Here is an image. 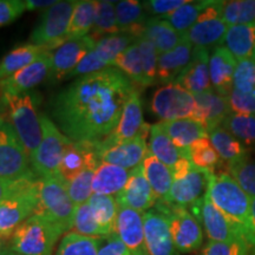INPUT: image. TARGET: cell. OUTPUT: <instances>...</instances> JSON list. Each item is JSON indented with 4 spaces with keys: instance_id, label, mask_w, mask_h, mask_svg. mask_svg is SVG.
Here are the masks:
<instances>
[{
    "instance_id": "1",
    "label": "cell",
    "mask_w": 255,
    "mask_h": 255,
    "mask_svg": "<svg viewBox=\"0 0 255 255\" xmlns=\"http://www.w3.org/2000/svg\"><path fill=\"white\" fill-rule=\"evenodd\" d=\"M135 84L116 68L76 79L52 100L56 126L73 142H102L114 131Z\"/></svg>"
},
{
    "instance_id": "2",
    "label": "cell",
    "mask_w": 255,
    "mask_h": 255,
    "mask_svg": "<svg viewBox=\"0 0 255 255\" xmlns=\"http://www.w3.org/2000/svg\"><path fill=\"white\" fill-rule=\"evenodd\" d=\"M36 182L37 177L13 181L7 196L0 202V248L8 244L14 232L36 212Z\"/></svg>"
},
{
    "instance_id": "3",
    "label": "cell",
    "mask_w": 255,
    "mask_h": 255,
    "mask_svg": "<svg viewBox=\"0 0 255 255\" xmlns=\"http://www.w3.org/2000/svg\"><path fill=\"white\" fill-rule=\"evenodd\" d=\"M39 103V95L34 91L0 101V105L7 114L8 123L14 129L28 156L37 150L41 141Z\"/></svg>"
},
{
    "instance_id": "4",
    "label": "cell",
    "mask_w": 255,
    "mask_h": 255,
    "mask_svg": "<svg viewBox=\"0 0 255 255\" xmlns=\"http://www.w3.org/2000/svg\"><path fill=\"white\" fill-rule=\"evenodd\" d=\"M65 231L45 215L33 214L19 227L6 246L19 255H52Z\"/></svg>"
},
{
    "instance_id": "5",
    "label": "cell",
    "mask_w": 255,
    "mask_h": 255,
    "mask_svg": "<svg viewBox=\"0 0 255 255\" xmlns=\"http://www.w3.org/2000/svg\"><path fill=\"white\" fill-rule=\"evenodd\" d=\"M207 195L227 218L245 233L250 223L252 197L228 173L212 174Z\"/></svg>"
},
{
    "instance_id": "6",
    "label": "cell",
    "mask_w": 255,
    "mask_h": 255,
    "mask_svg": "<svg viewBox=\"0 0 255 255\" xmlns=\"http://www.w3.org/2000/svg\"><path fill=\"white\" fill-rule=\"evenodd\" d=\"M36 188L38 205L34 214L45 215L65 232L71 231L76 205L70 199L66 183L58 176L37 177Z\"/></svg>"
},
{
    "instance_id": "7",
    "label": "cell",
    "mask_w": 255,
    "mask_h": 255,
    "mask_svg": "<svg viewBox=\"0 0 255 255\" xmlns=\"http://www.w3.org/2000/svg\"><path fill=\"white\" fill-rule=\"evenodd\" d=\"M41 141L30 156L31 169L36 177L58 176L60 162L72 141L60 131L46 115L40 114Z\"/></svg>"
},
{
    "instance_id": "8",
    "label": "cell",
    "mask_w": 255,
    "mask_h": 255,
    "mask_svg": "<svg viewBox=\"0 0 255 255\" xmlns=\"http://www.w3.org/2000/svg\"><path fill=\"white\" fill-rule=\"evenodd\" d=\"M77 1H57L41 13L39 23L32 31L31 44L43 46L51 52L66 43L70 21Z\"/></svg>"
},
{
    "instance_id": "9",
    "label": "cell",
    "mask_w": 255,
    "mask_h": 255,
    "mask_svg": "<svg viewBox=\"0 0 255 255\" xmlns=\"http://www.w3.org/2000/svg\"><path fill=\"white\" fill-rule=\"evenodd\" d=\"M155 209L167 216L171 237L180 253L187 254L199 250L203 242L202 227L189 210L162 201L156 202Z\"/></svg>"
},
{
    "instance_id": "10",
    "label": "cell",
    "mask_w": 255,
    "mask_h": 255,
    "mask_svg": "<svg viewBox=\"0 0 255 255\" xmlns=\"http://www.w3.org/2000/svg\"><path fill=\"white\" fill-rule=\"evenodd\" d=\"M36 177L31 169L30 156L8 122L0 128V178L15 181Z\"/></svg>"
},
{
    "instance_id": "11",
    "label": "cell",
    "mask_w": 255,
    "mask_h": 255,
    "mask_svg": "<svg viewBox=\"0 0 255 255\" xmlns=\"http://www.w3.org/2000/svg\"><path fill=\"white\" fill-rule=\"evenodd\" d=\"M195 96L177 83L157 89L150 101V110L162 122L193 119L195 114Z\"/></svg>"
},
{
    "instance_id": "12",
    "label": "cell",
    "mask_w": 255,
    "mask_h": 255,
    "mask_svg": "<svg viewBox=\"0 0 255 255\" xmlns=\"http://www.w3.org/2000/svg\"><path fill=\"white\" fill-rule=\"evenodd\" d=\"M189 212L200 222L201 227L205 229L209 241L226 242L245 238L244 231L223 214L210 201L208 195L189 207Z\"/></svg>"
},
{
    "instance_id": "13",
    "label": "cell",
    "mask_w": 255,
    "mask_h": 255,
    "mask_svg": "<svg viewBox=\"0 0 255 255\" xmlns=\"http://www.w3.org/2000/svg\"><path fill=\"white\" fill-rule=\"evenodd\" d=\"M225 1H210L203 9L194 26H191L184 37L195 47L219 45L225 40L229 25L222 19Z\"/></svg>"
},
{
    "instance_id": "14",
    "label": "cell",
    "mask_w": 255,
    "mask_h": 255,
    "mask_svg": "<svg viewBox=\"0 0 255 255\" xmlns=\"http://www.w3.org/2000/svg\"><path fill=\"white\" fill-rule=\"evenodd\" d=\"M150 129L151 126L146 124L143 120L142 100L138 89H136L124 105L121 119L115 130L102 142L107 144H116L132 141L137 137L146 138L148 135H150Z\"/></svg>"
},
{
    "instance_id": "15",
    "label": "cell",
    "mask_w": 255,
    "mask_h": 255,
    "mask_svg": "<svg viewBox=\"0 0 255 255\" xmlns=\"http://www.w3.org/2000/svg\"><path fill=\"white\" fill-rule=\"evenodd\" d=\"M50 71L51 52H45L26 68L4 81H0V101L31 91V89L36 88L50 77Z\"/></svg>"
},
{
    "instance_id": "16",
    "label": "cell",
    "mask_w": 255,
    "mask_h": 255,
    "mask_svg": "<svg viewBox=\"0 0 255 255\" xmlns=\"http://www.w3.org/2000/svg\"><path fill=\"white\" fill-rule=\"evenodd\" d=\"M212 174V171L194 165L183 178L174 181L168 197L162 202L188 209L207 195Z\"/></svg>"
},
{
    "instance_id": "17",
    "label": "cell",
    "mask_w": 255,
    "mask_h": 255,
    "mask_svg": "<svg viewBox=\"0 0 255 255\" xmlns=\"http://www.w3.org/2000/svg\"><path fill=\"white\" fill-rule=\"evenodd\" d=\"M97 39L90 34L77 40H68L53 51L51 53L50 81L60 82L68 78L82 59L95 49Z\"/></svg>"
},
{
    "instance_id": "18",
    "label": "cell",
    "mask_w": 255,
    "mask_h": 255,
    "mask_svg": "<svg viewBox=\"0 0 255 255\" xmlns=\"http://www.w3.org/2000/svg\"><path fill=\"white\" fill-rule=\"evenodd\" d=\"M96 151L100 162L119 165L121 168L135 169L142 165L143 161L149 152L146 146V138L137 137L132 141L107 144L103 142H97Z\"/></svg>"
},
{
    "instance_id": "19",
    "label": "cell",
    "mask_w": 255,
    "mask_h": 255,
    "mask_svg": "<svg viewBox=\"0 0 255 255\" xmlns=\"http://www.w3.org/2000/svg\"><path fill=\"white\" fill-rule=\"evenodd\" d=\"M143 223L148 255H180L163 213L157 209L143 213Z\"/></svg>"
},
{
    "instance_id": "20",
    "label": "cell",
    "mask_w": 255,
    "mask_h": 255,
    "mask_svg": "<svg viewBox=\"0 0 255 255\" xmlns=\"http://www.w3.org/2000/svg\"><path fill=\"white\" fill-rule=\"evenodd\" d=\"M117 205L145 213L155 207L156 197L150 184L143 174L142 165L130 171V177L124 189L116 196Z\"/></svg>"
},
{
    "instance_id": "21",
    "label": "cell",
    "mask_w": 255,
    "mask_h": 255,
    "mask_svg": "<svg viewBox=\"0 0 255 255\" xmlns=\"http://www.w3.org/2000/svg\"><path fill=\"white\" fill-rule=\"evenodd\" d=\"M115 234H117L132 255H148L145 247L143 213L119 206Z\"/></svg>"
},
{
    "instance_id": "22",
    "label": "cell",
    "mask_w": 255,
    "mask_h": 255,
    "mask_svg": "<svg viewBox=\"0 0 255 255\" xmlns=\"http://www.w3.org/2000/svg\"><path fill=\"white\" fill-rule=\"evenodd\" d=\"M95 142H71L60 162L58 177L65 183L71 181L88 168H97L101 163L97 157Z\"/></svg>"
},
{
    "instance_id": "23",
    "label": "cell",
    "mask_w": 255,
    "mask_h": 255,
    "mask_svg": "<svg viewBox=\"0 0 255 255\" xmlns=\"http://www.w3.org/2000/svg\"><path fill=\"white\" fill-rule=\"evenodd\" d=\"M194 96L196 109L193 120L202 124L207 129V132L221 127L226 117L232 114L228 97L218 94L213 89Z\"/></svg>"
},
{
    "instance_id": "24",
    "label": "cell",
    "mask_w": 255,
    "mask_h": 255,
    "mask_svg": "<svg viewBox=\"0 0 255 255\" xmlns=\"http://www.w3.org/2000/svg\"><path fill=\"white\" fill-rule=\"evenodd\" d=\"M209 53L205 47H194L190 63L175 83L193 95L212 90L209 75Z\"/></svg>"
},
{
    "instance_id": "25",
    "label": "cell",
    "mask_w": 255,
    "mask_h": 255,
    "mask_svg": "<svg viewBox=\"0 0 255 255\" xmlns=\"http://www.w3.org/2000/svg\"><path fill=\"white\" fill-rule=\"evenodd\" d=\"M238 60L225 46L215 47L209 57V75L213 90L228 97L233 90V77Z\"/></svg>"
},
{
    "instance_id": "26",
    "label": "cell",
    "mask_w": 255,
    "mask_h": 255,
    "mask_svg": "<svg viewBox=\"0 0 255 255\" xmlns=\"http://www.w3.org/2000/svg\"><path fill=\"white\" fill-rule=\"evenodd\" d=\"M193 55V45L186 38L178 45L163 55H158L157 82L158 84H171L182 73Z\"/></svg>"
},
{
    "instance_id": "27",
    "label": "cell",
    "mask_w": 255,
    "mask_h": 255,
    "mask_svg": "<svg viewBox=\"0 0 255 255\" xmlns=\"http://www.w3.org/2000/svg\"><path fill=\"white\" fill-rule=\"evenodd\" d=\"M129 177L130 171L127 169L101 162L94 174L92 193L97 195L117 196L124 189Z\"/></svg>"
},
{
    "instance_id": "28",
    "label": "cell",
    "mask_w": 255,
    "mask_h": 255,
    "mask_svg": "<svg viewBox=\"0 0 255 255\" xmlns=\"http://www.w3.org/2000/svg\"><path fill=\"white\" fill-rule=\"evenodd\" d=\"M155 46L158 55H163L175 49L184 40V33H180L162 18H150L146 20L142 36Z\"/></svg>"
},
{
    "instance_id": "29",
    "label": "cell",
    "mask_w": 255,
    "mask_h": 255,
    "mask_svg": "<svg viewBox=\"0 0 255 255\" xmlns=\"http://www.w3.org/2000/svg\"><path fill=\"white\" fill-rule=\"evenodd\" d=\"M159 126L174 142V144L182 150H189L190 146L197 139L208 137L206 128L193 119L159 122Z\"/></svg>"
},
{
    "instance_id": "30",
    "label": "cell",
    "mask_w": 255,
    "mask_h": 255,
    "mask_svg": "<svg viewBox=\"0 0 255 255\" xmlns=\"http://www.w3.org/2000/svg\"><path fill=\"white\" fill-rule=\"evenodd\" d=\"M223 44L237 60L255 58V23L229 26Z\"/></svg>"
},
{
    "instance_id": "31",
    "label": "cell",
    "mask_w": 255,
    "mask_h": 255,
    "mask_svg": "<svg viewBox=\"0 0 255 255\" xmlns=\"http://www.w3.org/2000/svg\"><path fill=\"white\" fill-rule=\"evenodd\" d=\"M149 152L170 169H173L180 159L190 158L189 150H182L175 145L159 126V123L151 126L150 137H149Z\"/></svg>"
},
{
    "instance_id": "32",
    "label": "cell",
    "mask_w": 255,
    "mask_h": 255,
    "mask_svg": "<svg viewBox=\"0 0 255 255\" xmlns=\"http://www.w3.org/2000/svg\"><path fill=\"white\" fill-rule=\"evenodd\" d=\"M117 25L122 33L131 34L135 38L142 36L148 20L144 6L136 0H122L115 2Z\"/></svg>"
},
{
    "instance_id": "33",
    "label": "cell",
    "mask_w": 255,
    "mask_h": 255,
    "mask_svg": "<svg viewBox=\"0 0 255 255\" xmlns=\"http://www.w3.org/2000/svg\"><path fill=\"white\" fill-rule=\"evenodd\" d=\"M143 174L150 184L156 200L164 201L169 195V191L173 186L174 177L171 169L167 167L164 163H162L159 159L148 152L146 157L142 163Z\"/></svg>"
},
{
    "instance_id": "34",
    "label": "cell",
    "mask_w": 255,
    "mask_h": 255,
    "mask_svg": "<svg viewBox=\"0 0 255 255\" xmlns=\"http://www.w3.org/2000/svg\"><path fill=\"white\" fill-rule=\"evenodd\" d=\"M45 52H49L45 47L33 44H24L14 47L0 59V81H4L21 69L26 68Z\"/></svg>"
},
{
    "instance_id": "35",
    "label": "cell",
    "mask_w": 255,
    "mask_h": 255,
    "mask_svg": "<svg viewBox=\"0 0 255 255\" xmlns=\"http://www.w3.org/2000/svg\"><path fill=\"white\" fill-rule=\"evenodd\" d=\"M208 138L216 152L221 157L222 162H226L227 165L250 157L246 146L241 142H239L232 133H229L222 127H218L210 130L208 132Z\"/></svg>"
},
{
    "instance_id": "36",
    "label": "cell",
    "mask_w": 255,
    "mask_h": 255,
    "mask_svg": "<svg viewBox=\"0 0 255 255\" xmlns=\"http://www.w3.org/2000/svg\"><path fill=\"white\" fill-rule=\"evenodd\" d=\"M136 39L137 38L131 34L122 33V32L117 34H111V36L103 37L97 40V44L92 52L95 53L96 58L100 60L105 69L113 68L120 55H122L128 47L132 45Z\"/></svg>"
},
{
    "instance_id": "37",
    "label": "cell",
    "mask_w": 255,
    "mask_h": 255,
    "mask_svg": "<svg viewBox=\"0 0 255 255\" xmlns=\"http://www.w3.org/2000/svg\"><path fill=\"white\" fill-rule=\"evenodd\" d=\"M88 203L98 226L107 233V235L114 234L119 213L116 197L92 194Z\"/></svg>"
},
{
    "instance_id": "38",
    "label": "cell",
    "mask_w": 255,
    "mask_h": 255,
    "mask_svg": "<svg viewBox=\"0 0 255 255\" xmlns=\"http://www.w3.org/2000/svg\"><path fill=\"white\" fill-rule=\"evenodd\" d=\"M96 6L97 1L94 0H83L77 1L70 21L66 39L77 40L88 36L89 31L94 28Z\"/></svg>"
},
{
    "instance_id": "39",
    "label": "cell",
    "mask_w": 255,
    "mask_h": 255,
    "mask_svg": "<svg viewBox=\"0 0 255 255\" xmlns=\"http://www.w3.org/2000/svg\"><path fill=\"white\" fill-rule=\"evenodd\" d=\"M221 127L246 148L255 145V115L232 113L226 117Z\"/></svg>"
},
{
    "instance_id": "40",
    "label": "cell",
    "mask_w": 255,
    "mask_h": 255,
    "mask_svg": "<svg viewBox=\"0 0 255 255\" xmlns=\"http://www.w3.org/2000/svg\"><path fill=\"white\" fill-rule=\"evenodd\" d=\"M114 66H116V69H119L121 72L124 73L133 84L146 88L142 56L136 41L132 45L128 47L122 55H120L119 58L115 62Z\"/></svg>"
},
{
    "instance_id": "41",
    "label": "cell",
    "mask_w": 255,
    "mask_h": 255,
    "mask_svg": "<svg viewBox=\"0 0 255 255\" xmlns=\"http://www.w3.org/2000/svg\"><path fill=\"white\" fill-rule=\"evenodd\" d=\"M120 32L119 25H117L115 2L108 1V0L97 1L95 24L91 36L100 40L101 38L111 36V34H117Z\"/></svg>"
},
{
    "instance_id": "42",
    "label": "cell",
    "mask_w": 255,
    "mask_h": 255,
    "mask_svg": "<svg viewBox=\"0 0 255 255\" xmlns=\"http://www.w3.org/2000/svg\"><path fill=\"white\" fill-rule=\"evenodd\" d=\"M209 4L210 1H206V0L205 1H189L171 14L162 17V19L167 20L177 32L186 33L191 26L195 25L200 14Z\"/></svg>"
},
{
    "instance_id": "43",
    "label": "cell",
    "mask_w": 255,
    "mask_h": 255,
    "mask_svg": "<svg viewBox=\"0 0 255 255\" xmlns=\"http://www.w3.org/2000/svg\"><path fill=\"white\" fill-rule=\"evenodd\" d=\"M100 239L70 232L63 237L55 255H98Z\"/></svg>"
},
{
    "instance_id": "44",
    "label": "cell",
    "mask_w": 255,
    "mask_h": 255,
    "mask_svg": "<svg viewBox=\"0 0 255 255\" xmlns=\"http://www.w3.org/2000/svg\"><path fill=\"white\" fill-rule=\"evenodd\" d=\"M189 154L190 161L195 167L209 170L213 174L216 173V169L222 163L221 157L212 145L208 137L197 139L189 148Z\"/></svg>"
},
{
    "instance_id": "45",
    "label": "cell",
    "mask_w": 255,
    "mask_h": 255,
    "mask_svg": "<svg viewBox=\"0 0 255 255\" xmlns=\"http://www.w3.org/2000/svg\"><path fill=\"white\" fill-rule=\"evenodd\" d=\"M222 19L229 26L255 23V0L225 1Z\"/></svg>"
},
{
    "instance_id": "46",
    "label": "cell",
    "mask_w": 255,
    "mask_h": 255,
    "mask_svg": "<svg viewBox=\"0 0 255 255\" xmlns=\"http://www.w3.org/2000/svg\"><path fill=\"white\" fill-rule=\"evenodd\" d=\"M71 232L77 233L79 235H84V237H90L96 239L109 237V235H107V233L98 226V223L96 222L88 202L83 203V205L76 206L75 218H73Z\"/></svg>"
},
{
    "instance_id": "47",
    "label": "cell",
    "mask_w": 255,
    "mask_h": 255,
    "mask_svg": "<svg viewBox=\"0 0 255 255\" xmlns=\"http://www.w3.org/2000/svg\"><path fill=\"white\" fill-rule=\"evenodd\" d=\"M96 168H88L66 183L70 199L76 206L87 203L92 196V180Z\"/></svg>"
},
{
    "instance_id": "48",
    "label": "cell",
    "mask_w": 255,
    "mask_h": 255,
    "mask_svg": "<svg viewBox=\"0 0 255 255\" xmlns=\"http://www.w3.org/2000/svg\"><path fill=\"white\" fill-rule=\"evenodd\" d=\"M228 171L239 186L252 199H255V161H251L250 157H246L228 165Z\"/></svg>"
},
{
    "instance_id": "49",
    "label": "cell",
    "mask_w": 255,
    "mask_h": 255,
    "mask_svg": "<svg viewBox=\"0 0 255 255\" xmlns=\"http://www.w3.org/2000/svg\"><path fill=\"white\" fill-rule=\"evenodd\" d=\"M137 45L139 47V52L142 56L143 71H144V78L146 87L158 84L157 82V60L158 53L155 46L145 38L139 37L136 39Z\"/></svg>"
},
{
    "instance_id": "50",
    "label": "cell",
    "mask_w": 255,
    "mask_h": 255,
    "mask_svg": "<svg viewBox=\"0 0 255 255\" xmlns=\"http://www.w3.org/2000/svg\"><path fill=\"white\" fill-rule=\"evenodd\" d=\"M233 89L242 94L255 90V58L238 60L233 77Z\"/></svg>"
},
{
    "instance_id": "51",
    "label": "cell",
    "mask_w": 255,
    "mask_h": 255,
    "mask_svg": "<svg viewBox=\"0 0 255 255\" xmlns=\"http://www.w3.org/2000/svg\"><path fill=\"white\" fill-rule=\"evenodd\" d=\"M250 245L245 238L233 241H209L201 255H250Z\"/></svg>"
},
{
    "instance_id": "52",
    "label": "cell",
    "mask_w": 255,
    "mask_h": 255,
    "mask_svg": "<svg viewBox=\"0 0 255 255\" xmlns=\"http://www.w3.org/2000/svg\"><path fill=\"white\" fill-rule=\"evenodd\" d=\"M228 102L232 113L255 115V90L248 94H242L233 89L228 96Z\"/></svg>"
},
{
    "instance_id": "53",
    "label": "cell",
    "mask_w": 255,
    "mask_h": 255,
    "mask_svg": "<svg viewBox=\"0 0 255 255\" xmlns=\"http://www.w3.org/2000/svg\"><path fill=\"white\" fill-rule=\"evenodd\" d=\"M26 9L21 0H0V27L7 26L20 17Z\"/></svg>"
},
{
    "instance_id": "54",
    "label": "cell",
    "mask_w": 255,
    "mask_h": 255,
    "mask_svg": "<svg viewBox=\"0 0 255 255\" xmlns=\"http://www.w3.org/2000/svg\"><path fill=\"white\" fill-rule=\"evenodd\" d=\"M189 2L188 0H149V1L142 2L146 12L157 17H165L173 13L181 6L186 5Z\"/></svg>"
},
{
    "instance_id": "55",
    "label": "cell",
    "mask_w": 255,
    "mask_h": 255,
    "mask_svg": "<svg viewBox=\"0 0 255 255\" xmlns=\"http://www.w3.org/2000/svg\"><path fill=\"white\" fill-rule=\"evenodd\" d=\"M98 255H132V253L114 233L109 237L100 239Z\"/></svg>"
},
{
    "instance_id": "56",
    "label": "cell",
    "mask_w": 255,
    "mask_h": 255,
    "mask_svg": "<svg viewBox=\"0 0 255 255\" xmlns=\"http://www.w3.org/2000/svg\"><path fill=\"white\" fill-rule=\"evenodd\" d=\"M246 240L251 248L255 246V199H252L251 216H250V223H248V228L246 232Z\"/></svg>"
},
{
    "instance_id": "57",
    "label": "cell",
    "mask_w": 255,
    "mask_h": 255,
    "mask_svg": "<svg viewBox=\"0 0 255 255\" xmlns=\"http://www.w3.org/2000/svg\"><path fill=\"white\" fill-rule=\"evenodd\" d=\"M56 2L57 1H55V0H26L25 6H26V9L33 11V9L38 8H49L55 5Z\"/></svg>"
},
{
    "instance_id": "58",
    "label": "cell",
    "mask_w": 255,
    "mask_h": 255,
    "mask_svg": "<svg viewBox=\"0 0 255 255\" xmlns=\"http://www.w3.org/2000/svg\"><path fill=\"white\" fill-rule=\"evenodd\" d=\"M12 184H13V181L1 180V178H0V202L7 196V194L12 188Z\"/></svg>"
},
{
    "instance_id": "59",
    "label": "cell",
    "mask_w": 255,
    "mask_h": 255,
    "mask_svg": "<svg viewBox=\"0 0 255 255\" xmlns=\"http://www.w3.org/2000/svg\"><path fill=\"white\" fill-rule=\"evenodd\" d=\"M0 255H19V254L14 253V252L9 250L7 246H4L0 248Z\"/></svg>"
},
{
    "instance_id": "60",
    "label": "cell",
    "mask_w": 255,
    "mask_h": 255,
    "mask_svg": "<svg viewBox=\"0 0 255 255\" xmlns=\"http://www.w3.org/2000/svg\"><path fill=\"white\" fill-rule=\"evenodd\" d=\"M4 123H5V115L0 114V128H1V126Z\"/></svg>"
},
{
    "instance_id": "61",
    "label": "cell",
    "mask_w": 255,
    "mask_h": 255,
    "mask_svg": "<svg viewBox=\"0 0 255 255\" xmlns=\"http://www.w3.org/2000/svg\"><path fill=\"white\" fill-rule=\"evenodd\" d=\"M250 255H255V246H254V247H252V251H251Z\"/></svg>"
}]
</instances>
